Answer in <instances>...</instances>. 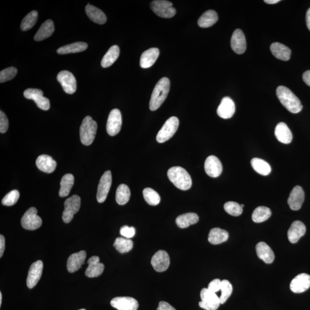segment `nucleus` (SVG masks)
I'll return each instance as SVG.
<instances>
[{"instance_id":"nucleus-50","label":"nucleus","mask_w":310,"mask_h":310,"mask_svg":"<svg viewBox=\"0 0 310 310\" xmlns=\"http://www.w3.org/2000/svg\"><path fill=\"white\" fill-rule=\"evenodd\" d=\"M221 281L218 279H215L210 282L208 289L212 292L216 293L221 289Z\"/></svg>"},{"instance_id":"nucleus-2","label":"nucleus","mask_w":310,"mask_h":310,"mask_svg":"<svg viewBox=\"0 0 310 310\" xmlns=\"http://www.w3.org/2000/svg\"><path fill=\"white\" fill-rule=\"evenodd\" d=\"M170 88V81L168 78H162L158 81L152 93L150 102L151 110H156L160 107L169 94Z\"/></svg>"},{"instance_id":"nucleus-22","label":"nucleus","mask_w":310,"mask_h":310,"mask_svg":"<svg viewBox=\"0 0 310 310\" xmlns=\"http://www.w3.org/2000/svg\"><path fill=\"white\" fill-rule=\"evenodd\" d=\"M88 267L87 268L85 275L88 278H96L100 277L103 273L105 266L100 262V258L98 256H93L88 262Z\"/></svg>"},{"instance_id":"nucleus-25","label":"nucleus","mask_w":310,"mask_h":310,"mask_svg":"<svg viewBox=\"0 0 310 310\" xmlns=\"http://www.w3.org/2000/svg\"><path fill=\"white\" fill-rule=\"evenodd\" d=\"M159 49L157 48L147 49L141 56L140 61V66L143 69H147L153 66L159 57Z\"/></svg>"},{"instance_id":"nucleus-30","label":"nucleus","mask_w":310,"mask_h":310,"mask_svg":"<svg viewBox=\"0 0 310 310\" xmlns=\"http://www.w3.org/2000/svg\"><path fill=\"white\" fill-rule=\"evenodd\" d=\"M55 31V27L53 21L51 20H47L43 23L41 27L36 32L34 36L35 41H42L50 37Z\"/></svg>"},{"instance_id":"nucleus-52","label":"nucleus","mask_w":310,"mask_h":310,"mask_svg":"<svg viewBox=\"0 0 310 310\" xmlns=\"http://www.w3.org/2000/svg\"><path fill=\"white\" fill-rule=\"evenodd\" d=\"M5 248V240L4 235H0V257H2Z\"/></svg>"},{"instance_id":"nucleus-15","label":"nucleus","mask_w":310,"mask_h":310,"mask_svg":"<svg viewBox=\"0 0 310 310\" xmlns=\"http://www.w3.org/2000/svg\"><path fill=\"white\" fill-rule=\"evenodd\" d=\"M43 269V263L41 260H38L30 266L29 274L27 279V287L32 289L38 284L42 277Z\"/></svg>"},{"instance_id":"nucleus-19","label":"nucleus","mask_w":310,"mask_h":310,"mask_svg":"<svg viewBox=\"0 0 310 310\" xmlns=\"http://www.w3.org/2000/svg\"><path fill=\"white\" fill-rule=\"evenodd\" d=\"M304 200H305V192L302 187L296 186L294 187L288 199V204L291 209L296 211L301 208Z\"/></svg>"},{"instance_id":"nucleus-29","label":"nucleus","mask_w":310,"mask_h":310,"mask_svg":"<svg viewBox=\"0 0 310 310\" xmlns=\"http://www.w3.org/2000/svg\"><path fill=\"white\" fill-rule=\"evenodd\" d=\"M270 49L272 54L278 60L287 61L290 59L291 49L281 43H273L271 45Z\"/></svg>"},{"instance_id":"nucleus-44","label":"nucleus","mask_w":310,"mask_h":310,"mask_svg":"<svg viewBox=\"0 0 310 310\" xmlns=\"http://www.w3.org/2000/svg\"><path fill=\"white\" fill-rule=\"evenodd\" d=\"M220 290L221 291V294L219 297L220 303L224 304L231 295L232 291V285L227 280H222Z\"/></svg>"},{"instance_id":"nucleus-27","label":"nucleus","mask_w":310,"mask_h":310,"mask_svg":"<svg viewBox=\"0 0 310 310\" xmlns=\"http://www.w3.org/2000/svg\"><path fill=\"white\" fill-rule=\"evenodd\" d=\"M275 135L279 141L285 144H290L293 140V133L286 124L280 123L276 126Z\"/></svg>"},{"instance_id":"nucleus-21","label":"nucleus","mask_w":310,"mask_h":310,"mask_svg":"<svg viewBox=\"0 0 310 310\" xmlns=\"http://www.w3.org/2000/svg\"><path fill=\"white\" fill-rule=\"evenodd\" d=\"M235 104L230 97L223 98L220 103L217 112L218 115L224 119H230L235 113Z\"/></svg>"},{"instance_id":"nucleus-17","label":"nucleus","mask_w":310,"mask_h":310,"mask_svg":"<svg viewBox=\"0 0 310 310\" xmlns=\"http://www.w3.org/2000/svg\"><path fill=\"white\" fill-rule=\"evenodd\" d=\"M204 170L210 177L217 178L221 174L222 165L218 158L211 155L204 162Z\"/></svg>"},{"instance_id":"nucleus-28","label":"nucleus","mask_w":310,"mask_h":310,"mask_svg":"<svg viewBox=\"0 0 310 310\" xmlns=\"http://www.w3.org/2000/svg\"><path fill=\"white\" fill-rule=\"evenodd\" d=\"M256 252L260 259L266 264H271L275 259V254L272 249L264 242H260L257 244Z\"/></svg>"},{"instance_id":"nucleus-12","label":"nucleus","mask_w":310,"mask_h":310,"mask_svg":"<svg viewBox=\"0 0 310 310\" xmlns=\"http://www.w3.org/2000/svg\"><path fill=\"white\" fill-rule=\"evenodd\" d=\"M122 126V116L120 111L117 108L111 110L108 115L107 131L108 135L114 136L120 131Z\"/></svg>"},{"instance_id":"nucleus-10","label":"nucleus","mask_w":310,"mask_h":310,"mask_svg":"<svg viewBox=\"0 0 310 310\" xmlns=\"http://www.w3.org/2000/svg\"><path fill=\"white\" fill-rule=\"evenodd\" d=\"M24 97L32 100L38 108L42 110H48L50 108V102L47 98L43 96V92L38 89H28L24 92Z\"/></svg>"},{"instance_id":"nucleus-1","label":"nucleus","mask_w":310,"mask_h":310,"mask_svg":"<svg viewBox=\"0 0 310 310\" xmlns=\"http://www.w3.org/2000/svg\"><path fill=\"white\" fill-rule=\"evenodd\" d=\"M277 95L281 104L291 113H298L302 110L301 102L287 87L279 86L277 90Z\"/></svg>"},{"instance_id":"nucleus-24","label":"nucleus","mask_w":310,"mask_h":310,"mask_svg":"<svg viewBox=\"0 0 310 310\" xmlns=\"http://www.w3.org/2000/svg\"><path fill=\"white\" fill-rule=\"evenodd\" d=\"M306 231V226L303 222L300 221H294L288 231V240L291 243H296L305 235Z\"/></svg>"},{"instance_id":"nucleus-8","label":"nucleus","mask_w":310,"mask_h":310,"mask_svg":"<svg viewBox=\"0 0 310 310\" xmlns=\"http://www.w3.org/2000/svg\"><path fill=\"white\" fill-rule=\"evenodd\" d=\"M80 198L78 195H74L65 201L64 210L62 215L64 222L70 223L74 218V216L78 212L80 207Z\"/></svg>"},{"instance_id":"nucleus-45","label":"nucleus","mask_w":310,"mask_h":310,"mask_svg":"<svg viewBox=\"0 0 310 310\" xmlns=\"http://www.w3.org/2000/svg\"><path fill=\"white\" fill-rule=\"evenodd\" d=\"M224 207L226 212L232 216H239L243 212V208L241 204L235 202H228L225 203Z\"/></svg>"},{"instance_id":"nucleus-57","label":"nucleus","mask_w":310,"mask_h":310,"mask_svg":"<svg viewBox=\"0 0 310 310\" xmlns=\"http://www.w3.org/2000/svg\"><path fill=\"white\" fill-rule=\"evenodd\" d=\"M241 206L242 207H243H243H244V204H241Z\"/></svg>"},{"instance_id":"nucleus-6","label":"nucleus","mask_w":310,"mask_h":310,"mask_svg":"<svg viewBox=\"0 0 310 310\" xmlns=\"http://www.w3.org/2000/svg\"><path fill=\"white\" fill-rule=\"evenodd\" d=\"M151 8L154 13L160 17L172 18L176 13L172 7V3L165 0H156L151 3Z\"/></svg>"},{"instance_id":"nucleus-3","label":"nucleus","mask_w":310,"mask_h":310,"mask_svg":"<svg viewBox=\"0 0 310 310\" xmlns=\"http://www.w3.org/2000/svg\"><path fill=\"white\" fill-rule=\"evenodd\" d=\"M170 181L175 187L182 190H187L192 186V179L190 174L181 167H173L167 172Z\"/></svg>"},{"instance_id":"nucleus-54","label":"nucleus","mask_w":310,"mask_h":310,"mask_svg":"<svg viewBox=\"0 0 310 310\" xmlns=\"http://www.w3.org/2000/svg\"><path fill=\"white\" fill-rule=\"evenodd\" d=\"M306 24L309 30L310 31V8L306 13Z\"/></svg>"},{"instance_id":"nucleus-26","label":"nucleus","mask_w":310,"mask_h":310,"mask_svg":"<svg viewBox=\"0 0 310 310\" xmlns=\"http://www.w3.org/2000/svg\"><path fill=\"white\" fill-rule=\"evenodd\" d=\"M36 164L40 170L48 173L53 172L57 165L56 161L46 155H40L37 158Z\"/></svg>"},{"instance_id":"nucleus-31","label":"nucleus","mask_w":310,"mask_h":310,"mask_svg":"<svg viewBox=\"0 0 310 310\" xmlns=\"http://www.w3.org/2000/svg\"><path fill=\"white\" fill-rule=\"evenodd\" d=\"M85 10L87 15L93 22L99 24H104L107 22L106 15L100 9L92 5H87Z\"/></svg>"},{"instance_id":"nucleus-32","label":"nucleus","mask_w":310,"mask_h":310,"mask_svg":"<svg viewBox=\"0 0 310 310\" xmlns=\"http://www.w3.org/2000/svg\"><path fill=\"white\" fill-rule=\"evenodd\" d=\"M199 221V217L196 213H188L180 215L176 219V224L182 229L187 228Z\"/></svg>"},{"instance_id":"nucleus-38","label":"nucleus","mask_w":310,"mask_h":310,"mask_svg":"<svg viewBox=\"0 0 310 310\" xmlns=\"http://www.w3.org/2000/svg\"><path fill=\"white\" fill-rule=\"evenodd\" d=\"M251 165L254 170L259 174L266 176L268 175L271 172V167L269 164L259 158H253L251 160Z\"/></svg>"},{"instance_id":"nucleus-20","label":"nucleus","mask_w":310,"mask_h":310,"mask_svg":"<svg viewBox=\"0 0 310 310\" xmlns=\"http://www.w3.org/2000/svg\"><path fill=\"white\" fill-rule=\"evenodd\" d=\"M231 46L235 53L242 54L244 53L247 48L246 36L241 30L237 29L232 33L231 38Z\"/></svg>"},{"instance_id":"nucleus-5","label":"nucleus","mask_w":310,"mask_h":310,"mask_svg":"<svg viewBox=\"0 0 310 310\" xmlns=\"http://www.w3.org/2000/svg\"><path fill=\"white\" fill-rule=\"evenodd\" d=\"M179 122L177 117H170L164 123L156 136V140L159 143L168 141L174 135L178 129Z\"/></svg>"},{"instance_id":"nucleus-33","label":"nucleus","mask_w":310,"mask_h":310,"mask_svg":"<svg viewBox=\"0 0 310 310\" xmlns=\"http://www.w3.org/2000/svg\"><path fill=\"white\" fill-rule=\"evenodd\" d=\"M229 233L224 229L218 228H213L210 231L208 241L213 245H218L224 243L228 240Z\"/></svg>"},{"instance_id":"nucleus-34","label":"nucleus","mask_w":310,"mask_h":310,"mask_svg":"<svg viewBox=\"0 0 310 310\" xmlns=\"http://www.w3.org/2000/svg\"><path fill=\"white\" fill-rule=\"evenodd\" d=\"M119 55V46L117 45L111 46L102 58L101 62V66L104 68L111 66L117 61Z\"/></svg>"},{"instance_id":"nucleus-49","label":"nucleus","mask_w":310,"mask_h":310,"mask_svg":"<svg viewBox=\"0 0 310 310\" xmlns=\"http://www.w3.org/2000/svg\"><path fill=\"white\" fill-rule=\"evenodd\" d=\"M9 126L8 119L4 112L0 111V132L5 133L7 131Z\"/></svg>"},{"instance_id":"nucleus-7","label":"nucleus","mask_w":310,"mask_h":310,"mask_svg":"<svg viewBox=\"0 0 310 310\" xmlns=\"http://www.w3.org/2000/svg\"><path fill=\"white\" fill-rule=\"evenodd\" d=\"M21 224L23 228L29 231L36 230L42 226V220L38 216V210L35 207H31L24 213Z\"/></svg>"},{"instance_id":"nucleus-51","label":"nucleus","mask_w":310,"mask_h":310,"mask_svg":"<svg viewBox=\"0 0 310 310\" xmlns=\"http://www.w3.org/2000/svg\"><path fill=\"white\" fill-rule=\"evenodd\" d=\"M157 310H176V309L170 305L169 303L162 301L159 303V307H158Z\"/></svg>"},{"instance_id":"nucleus-9","label":"nucleus","mask_w":310,"mask_h":310,"mask_svg":"<svg viewBox=\"0 0 310 310\" xmlns=\"http://www.w3.org/2000/svg\"><path fill=\"white\" fill-rule=\"evenodd\" d=\"M201 297L202 301L199 303V306L206 310H217L221 304L219 297L208 288H204L201 290Z\"/></svg>"},{"instance_id":"nucleus-55","label":"nucleus","mask_w":310,"mask_h":310,"mask_svg":"<svg viewBox=\"0 0 310 310\" xmlns=\"http://www.w3.org/2000/svg\"><path fill=\"white\" fill-rule=\"evenodd\" d=\"M279 0H265L264 2L266 3V4H277V3L279 2Z\"/></svg>"},{"instance_id":"nucleus-53","label":"nucleus","mask_w":310,"mask_h":310,"mask_svg":"<svg viewBox=\"0 0 310 310\" xmlns=\"http://www.w3.org/2000/svg\"><path fill=\"white\" fill-rule=\"evenodd\" d=\"M303 79L307 85L310 86V70L306 71L303 73Z\"/></svg>"},{"instance_id":"nucleus-23","label":"nucleus","mask_w":310,"mask_h":310,"mask_svg":"<svg viewBox=\"0 0 310 310\" xmlns=\"http://www.w3.org/2000/svg\"><path fill=\"white\" fill-rule=\"evenodd\" d=\"M86 253L84 250L73 253L68 259L67 263V270L70 273H74L81 268L85 263Z\"/></svg>"},{"instance_id":"nucleus-41","label":"nucleus","mask_w":310,"mask_h":310,"mask_svg":"<svg viewBox=\"0 0 310 310\" xmlns=\"http://www.w3.org/2000/svg\"><path fill=\"white\" fill-rule=\"evenodd\" d=\"M113 246L120 253H125L132 249L133 243L129 238L118 237L114 241Z\"/></svg>"},{"instance_id":"nucleus-42","label":"nucleus","mask_w":310,"mask_h":310,"mask_svg":"<svg viewBox=\"0 0 310 310\" xmlns=\"http://www.w3.org/2000/svg\"><path fill=\"white\" fill-rule=\"evenodd\" d=\"M38 18V13L36 11L31 12L28 14L21 24V29L23 31H27L32 29L35 26Z\"/></svg>"},{"instance_id":"nucleus-14","label":"nucleus","mask_w":310,"mask_h":310,"mask_svg":"<svg viewBox=\"0 0 310 310\" xmlns=\"http://www.w3.org/2000/svg\"><path fill=\"white\" fill-rule=\"evenodd\" d=\"M110 305L118 310H137L139 306L137 300L128 296L114 297Z\"/></svg>"},{"instance_id":"nucleus-56","label":"nucleus","mask_w":310,"mask_h":310,"mask_svg":"<svg viewBox=\"0 0 310 310\" xmlns=\"http://www.w3.org/2000/svg\"><path fill=\"white\" fill-rule=\"evenodd\" d=\"M2 295L1 292H0V306L2 305Z\"/></svg>"},{"instance_id":"nucleus-58","label":"nucleus","mask_w":310,"mask_h":310,"mask_svg":"<svg viewBox=\"0 0 310 310\" xmlns=\"http://www.w3.org/2000/svg\"><path fill=\"white\" fill-rule=\"evenodd\" d=\"M86 310L85 309H80V310Z\"/></svg>"},{"instance_id":"nucleus-43","label":"nucleus","mask_w":310,"mask_h":310,"mask_svg":"<svg viewBox=\"0 0 310 310\" xmlns=\"http://www.w3.org/2000/svg\"><path fill=\"white\" fill-rule=\"evenodd\" d=\"M144 200L151 206H156L159 204L160 197L159 194L154 189L151 188H145L142 191Z\"/></svg>"},{"instance_id":"nucleus-11","label":"nucleus","mask_w":310,"mask_h":310,"mask_svg":"<svg viewBox=\"0 0 310 310\" xmlns=\"http://www.w3.org/2000/svg\"><path fill=\"white\" fill-rule=\"evenodd\" d=\"M57 79L67 94H72L76 92L77 80L73 74L69 71L63 70L58 74Z\"/></svg>"},{"instance_id":"nucleus-18","label":"nucleus","mask_w":310,"mask_h":310,"mask_svg":"<svg viewBox=\"0 0 310 310\" xmlns=\"http://www.w3.org/2000/svg\"><path fill=\"white\" fill-rule=\"evenodd\" d=\"M310 287V276L307 274L297 275L290 284V289L294 293L305 292Z\"/></svg>"},{"instance_id":"nucleus-13","label":"nucleus","mask_w":310,"mask_h":310,"mask_svg":"<svg viewBox=\"0 0 310 310\" xmlns=\"http://www.w3.org/2000/svg\"><path fill=\"white\" fill-rule=\"evenodd\" d=\"M112 183V176L110 170L105 172L101 178L98 186L97 200L99 203H103L106 200L108 191Z\"/></svg>"},{"instance_id":"nucleus-37","label":"nucleus","mask_w":310,"mask_h":310,"mask_svg":"<svg viewBox=\"0 0 310 310\" xmlns=\"http://www.w3.org/2000/svg\"><path fill=\"white\" fill-rule=\"evenodd\" d=\"M74 183V177L71 173H67L62 177L61 181V188L59 195L61 197H66L69 195Z\"/></svg>"},{"instance_id":"nucleus-35","label":"nucleus","mask_w":310,"mask_h":310,"mask_svg":"<svg viewBox=\"0 0 310 310\" xmlns=\"http://www.w3.org/2000/svg\"><path fill=\"white\" fill-rule=\"evenodd\" d=\"M218 16L217 12L209 10L204 12L198 20V24L201 28H209L213 26L218 21Z\"/></svg>"},{"instance_id":"nucleus-46","label":"nucleus","mask_w":310,"mask_h":310,"mask_svg":"<svg viewBox=\"0 0 310 310\" xmlns=\"http://www.w3.org/2000/svg\"><path fill=\"white\" fill-rule=\"evenodd\" d=\"M20 193L16 190H12L8 193L3 198L2 200V204L3 205L7 206H11L14 205L17 203V201L19 199Z\"/></svg>"},{"instance_id":"nucleus-4","label":"nucleus","mask_w":310,"mask_h":310,"mask_svg":"<svg viewBox=\"0 0 310 310\" xmlns=\"http://www.w3.org/2000/svg\"><path fill=\"white\" fill-rule=\"evenodd\" d=\"M97 124L91 116H86L80 126V139L83 145L88 146L94 140Z\"/></svg>"},{"instance_id":"nucleus-48","label":"nucleus","mask_w":310,"mask_h":310,"mask_svg":"<svg viewBox=\"0 0 310 310\" xmlns=\"http://www.w3.org/2000/svg\"><path fill=\"white\" fill-rule=\"evenodd\" d=\"M136 233V230L134 227H129L128 226H123L120 229V234L124 237L126 238H131Z\"/></svg>"},{"instance_id":"nucleus-16","label":"nucleus","mask_w":310,"mask_h":310,"mask_svg":"<svg viewBox=\"0 0 310 310\" xmlns=\"http://www.w3.org/2000/svg\"><path fill=\"white\" fill-rule=\"evenodd\" d=\"M170 264V257L166 251L159 250L151 259V264L155 271L159 272L166 271Z\"/></svg>"},{"instance_id":"nucleus-39","label":"nucleus","mask_w":310,"mask_h":310,"mask_svg":"<svg viewBox=\"0 0 310 310\" xmlns=\"http://www.w3.org/2000/svg\"><path fill=\"white\" fill-rule=\"evenodd\" d=\"M271 215V210L268 207L259 206L253 211L252 218L253 222L261 223L266 221V220L270 218Z\"/></svg>"},{"instance_id":"nucleus-47","label":"nucleus","mask_w":310,"mask_h":310,"mask_svg":"<svg viewBox=\"0 0 310 310\" xmlns=\"http://www.w3.org/2000/svg\"><path fill=\"white\" fill-rule=\"evenodd\" d=\"M17 70L16 68L11 67L3 70L0 73V82L4 83L14 78L16 76Z\"/></svg>"},{"instance_id":"nucleus-40","label":"nucleus","mask_w":310,"mask_h":310,"mask_svg":"<svg viewBox=\"0 0 310 310\" xmlns=\"http://www.w3.org/2000/svg\"><path fill=\"white\" fill-rule=\"evenodd\" d=\"M131 197V191L128 186L122 184L117 187L116 194L117 203L120 205H124L128 202Z\"/></svg>"},{"instance_id":"nucleus-36","label":"nucleus","mask_w":310,"mask_h":310,"mask_svg":"<svg viewBox=\"0 0 310 310\" xmlns=\"http://www.w3.org/2000/svg\"><path fill=\"white\" fill-rule=\"evenodd\" d=\"M88 46V44L85 42H76L61 46L58 49L57 52L62 55L77 53L86 50Z\"/></svg>"}]
</instances>
